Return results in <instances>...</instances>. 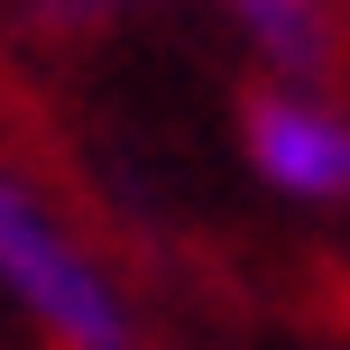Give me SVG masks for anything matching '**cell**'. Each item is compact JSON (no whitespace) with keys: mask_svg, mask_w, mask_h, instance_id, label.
I'll return each mask as SVG.
<instances>
[{"mask_svg":"<svg viewBox=\"0 0 350 350\" xmlns=\"http://www.w3.org/2000/svg\"><path fill=\"white\" fill-rule=\"evenodd\" d=\"M230 18L249 28V46L267 55L277 74H323L332 65V0H221Z\"/></svg>","mask_w":350,"mask_h":350,"instance_id":"3957f363","label":"cell"},{"mask_svg":"<svg viewBox=\"0 0 350 350\" xmlns=\"http://www.w3.org/2000/svg\"><path fill=\"white\" fill-rule=\"evenodd\" d=\"M0 286H10L65 350H139L120 295H111V277L10 185V175H0Z\"/></svg>","mask_w":350,"mask_h":350,"instance_id":"6da1fadb","label":"cell"},{"mask_svg":"<svg viewBox=\"0 0 350 350\" xmlns=\"http://www.w3.org/2000/svg\"><path fill=\"white\" fill-rule=\"evenodd\" d=\"M249 166L277 193L304 203H350V120L304 92H258L249 102Z\"/></svg>","mask_w":350,"mask_h":350,"instance_id":"7a4b0ae2","label":"cell"}]
</instances>
